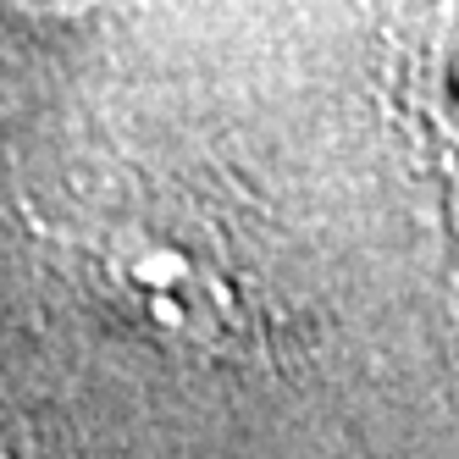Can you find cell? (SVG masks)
I'll use <instances>...</instances> for the list:
<instances>
[{"instance_id": "obj_1", "label": "cell", "mask_w": 459, "mask_h": 459, "mask_svg": "<svg viewBox=\"0 0 459 459\" xmlns=\"http://www.w3.org/2000/svg\"><path fill=\"white\" fill-rule=\"evenodd\" d=\"M94 288L150 338L178 349H249L255 305L216 244H194L183 227L111 221L78 244Z\"/></svg>"}, {"instance_id": "obj_2", "label": "cell", "mask_w": 459, "mask_h": 459, "mask_svg": "<svg viewBox=\"0 0 459 459\" xmlns=\"http://www.w3.org/2000/svg\"><path fill=\"white\" fill-rule=\"evenodd\" d=\"M426 100H432L437 139L459 150V0H443V17L426 50Z\"/></svg>"}]
</instances>
